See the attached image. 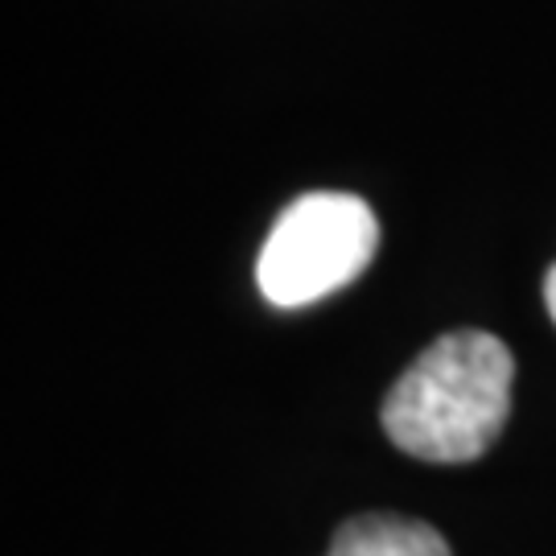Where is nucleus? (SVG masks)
Here are the masks:
<instances>
[{"instance_id": "f257e3e1", "label": "nucleus", "mask_w": 556, "mask_h": 556, "mask_svg": "<svg viewBox=\"0 0 556 556\" xmlns=\"http://www.w3.org/2000/svg\"><path fill=\"white\" fill-rule=\"evenodd\" d=\"M516 358L486 330H454L425 346L379 408L396 450L462 466L498 441L511 417Z\"/></svg>"}, {"instance_id": "f03ea898", "label": "nucleus", "mask_w": 556, "mask_h": 556, "mask_svg": "<svg viewBox=\"0 0 556 556\" xmlns=\"http://www.w3.org/2000/svg\"><path fill=\"white\" fill-rule=\"evenodd\" d=\"M379 248L376 211L358 194L314 190L280 211L256 260L260 293L280 309H301L338 293Z\"/></svg>"}, {"instance_id": "7ed1b4c3", "label": "nucleus", "mask_w": 556, "mask_h": 556, "mask_svg": "<svg viewBox=\"0 0 556 556\" xmlns=\"http://www.w3.org/2000/svg\"><path fill=\"white\" fill-rule=\"evenodd\" d=\"M326 556H450V544L425 519L371 511L346 519Z\"/></svg>"}, {"instance_id": "20e7f679", "label": "nucleus", "mask_w": 556, "mask_h": 556, "mask_svg": "<svg viewBox=\"0 0 556 556\" xmlns=\"http://www.w3.org/2000/svg\"><path fill=\"white\" fill-rule=\"evenodd\" d=\"M544 305H548V314L556 321V264L548 268V277H544Z\"/></svg>"}]
</instances>
